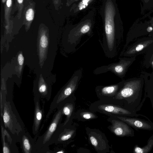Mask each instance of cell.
<instances>
[{
	"label": "cell",
	"mask_w": 153,
	"mask_h": 153,
	"mask_svg": "<svg viewBox=\"0 0 153 153\" xmlns=\"http://www.w3.org/2000/svg\"><path fill=\"white\" fill-rule=\"evenodd\" d=\"M142 89L140 81L133 80L126 82L117 94L115 98L121 100L123 108L137 112L143 105Z\"/></svg>",
	"instance_id": "obj_1"
},
{
	"label": "cell",
	"mask_w": 153,
	"mask_h": 153,
	"mask_svg": "<svg viewBox=\"0 0 153 153\" xmlns=\"http://www.w3.org/2000/svg\"><path fill=\"white\" fill-rule=\"evenodd\" d=\"M116 14L114 5L111 0H107L105 8V29L108 48L112 49L114 36V19Z\"/></svg>",
	"instance_id": "obj_2"
},
{
	"label": "cell",
	"mask_w": 153,
	"mask_h": 153,
	"mask_svg": "<svg viewBox=\"0 0 153 153\" xmlns=\"http://www.w3.org/2000/svg\"><path fill=\"white\" fill-rule=\"evenodd\" d=\"M78 78L77 76H74L62 91L54 97L46 116L45 121L48 119L54 110L74 92Z\"/></svg>",
	"instance_id": "obj_3"
},
{
	"label": "cell",
	"mask_w": 153,
	"mask_h": 153,
	"mask_svg": "<svg viewBox=\"0 0 153 153\" xmlns=\"http://www.w3.org/2000/svg\"><path fill=\"white\" fill-rule=\"evenodd\" d=\"M2 118L5 127L13 134H18V132L22 130L17 118L12 110L10 102L6 101L4 104Z\"/></svg>",
	"instance_id": "obj_4"
},
{
	"label": "cell",
	"mask_w": 153,
	"mask_h": 153,
	"mask_svg": "<svg viewBox=\"0 0 153 153\" xmlns=\"http://www.w3.org/2000/svg\"><path fill=\"white\" fill-rule=\"evenodd\" d=\"M117 117L137 131L139 130H153V123L150 120H146L136 117L121 116Z\"/></svg>",
	"instance_id": "obj_5"
},
{
	"label": "cell",
	"mask_w": 153,
	"mask_h": 153,
	"mask_svg": "<svg viewBox=\"0 0 153 153\" xmlns=\"http://www.w3.org/2000/svg\"><path fill=\"white\" fill-rule=\"evenodd\" d=\"M48 30L44 24L40 25L39 30V52L40 62L43 61L46 56V49L48 45Z\"/></svg>",
	"instance_id": "obj_6"
},
{
	"label": "cell",
	"mask_w": 153,
	"mask_h": 153,
	"mask_svg": "<svg viewBox=\"0 0 153 153\" xmlns=\"http://www.w3.org/2000/svg\"><path fill=\"white\" fill-rule=\"evenodd\" d=\"M99 108L105 112L116 114L128 117H142L149 120L144 115L137 114V112L130 111L121 107L110 105H100Z\"/></svg>",
	"instance_id": "obj_7"
},
{
	"label": "cell",
	"mask_w": 153,
	"mask_h": 153,
	"mask_svg": "<svg viewBox=\"0 0 153 153\" xmlns=\"http://www.w3.org/2000/svg\"><path fill=\"white\" fill-rule=\"evenodd\" d=\"M114 120L111 129L116 135L120 137H134V130L131 126L124 122L120 120Z\"/></svg>",
	"instance_id": "obj_8"
},
{
	"label": "cell",
	"mask_w": 153,
	"mask_h": 153,
	"mask_svg": "<svg viewBox=\"0 0 153 153\" xmlns=\"http://www.w3.org/2000/svg\"><path fill=\"white\" fill-rule=\"evenodd\" d=\"M26 3L27 4L25 7L23 12V24L25 26L26 31H27L30 29L34 19L36 13V3L33 1Z\"/></svg>",
	"instance_id": "obj_9"
},
{
	"label": "cell",
	"mask_w": 153,
	"mask_h": 153,
	"mask_svg": "<svg viewBox=\"0 0 153 153\" xmlns=\"http://www.w3.org/2000/svg\"><path fill=\"white\" fill-rule=\"evenodd\" d=\"M35 105L32 132L34 135L36 134L38 131L40 123L44 115V109L40 104L39 98L35 97L34 98Z\"/></svg>",
	"instance_id": "obj_10"
},
{
	"label": "cell",
	"mask_w": 153,
	"mask_h": 153,
	"mask_svg": "<svg viewBox=\"0 0 153 153\" xmlns=\"http://www.w3.org/2000/svg\"><path fill=\"white\" fill-rule=\"evenodd\" d=\"M62 114V109L61 108L54 115L50 125L43 135V144L47 143L50 140L53 134L56 129Z\"/></svg>",
	"instance_id": "obj_11"
},
{
	"label": "cell",
	"mask_w": 153,
	"mask_h": 153,
	"mask_svg": "<svg viewBox=\"0 0 153 153\" xmlns=\"http://www.w3.org/2000/svg\"><path fill=\"white\" fill-rule=\"evenodd\" d=\"M4 20L5 29L7 32L10 28V16L12 12L13 0H4Z\"/></svg>",
	"instance_id": "obj_12"
},
{
	"label": "cell",
	"mask_w": 153,
	"mask_h": 153,
	"mask_svg": "<svg viewBox=\"0 0 153 153\" xmlns=\"http://www.w3.org/2000/svg\"><path fill=\"white\" fill-rule=\"evenodd\" d=\"M35 97L39 99L46 98L49 100L51 96L49 94L48 87L43 79L39 80L38 86V93L36 94Z\"/></svg>",
	"instance_id": "obj_13"
},
{
	"label": "cell",
	"mask_w": 153,
	"mask_h": 153,
	"mask_svg": "<svg viewBox=\"0 0 153 153\" xmlns=\"http://www.w3.org/2000/svg\"><path fill=\"white\" fill-rule=\"evenodd\" d=\"M153 147V134L148 140L147 144L143 147L135 145L133 149V153H148L151 151Z\"/></svg>",
	"instance_id": "obj_14"
},
{
	"label": "cell",
	"mask_w": 153,
	"mask_h": 153,
	"mask_svg": "<svg viewBox=\"0 0 153 153\" xmlns=\"http://www.w3.org/2000/svg\"><path fill=\"white\" fill-rule=\"evenodd\" d=\"M94 0H82L73 8L70 9V11L73 10L76 13L85 9Z\"/></svg>",
	"instance_id": "obj_15"
},
{
	"label": "cell",
	"mask_w": 153,
	"mask_h": 153,
	"mask_svg": "<svg viewBox=\"0 0 153 153\" xmlns=\"http://www.w3.org/2000/svg\"><path fill=\"white\" fill-rule=\"evenodd\" d=\"M73 105L71 103H67L62 108V114L65 115L67 117L65 123V125L68 122L73 111Z\"/></svg>",
	"instance_id": "obj_16"
},
{
	"label": "cell",
	"mask_w": 153,
	"mask_h": 153,
	"mask_svg": "<svg viewBox=\"0 0 153 153\" xmlns=\"http://www.w3.org/2000/svg\"><path fill=\"white\" fill-rule=\"evenodd\" d=\"M22 147L23 152L30 153L32 149V146L28 138L23 135L22 138Z\"/></svg>",
	"instance_id": "obj_17"
},
{
	"label": "cell",
	"mask_w": 153,
	"mask_h": 153,
	"mask_svg": "<svg viewBox=\"0 0 153 153\" xmlns=\"http://www.w3.org/2000/svg\"><path fill=\"white\" fill-rule=\"evenodd\" d=\"M74 132V131L73 130H65L60 134L57 141L61 142L68 140L71 137Z\"/></svg>",
	"instance_id": "obj_18"
},
{
	"label": "cell",
	"mask_w": 153,
	"mask_h": 153,
	"mask_svg": "<svg viewBox=\"0 0 153 153\" xmlns=\"http://www.w3.org/2000/svg\"><path fill=\"white\" fill-rule=\"evenodd\" d=\"M25 0H15L14 10L17 11V16L18 19H20L22 16V14L24 8Z\"/></svg>",
	"instance_id": "obj_19"
},
{
	"label": "cell",
	"mask_w": 153,
	"mask_h": 153,
	"mask_svg": "<svg viewBox=\"0 0 153 153\" xmlns=\"http://www.w3.org/2000/svg\"><path fill=\"white\" fill-rule=\"evenodd\" d=\"M117 85H111L103 88L101 90L102 94L105 95H109L115 93L118 89Z\"/></svg>",
	"instance_id": "obj_20"
},
{
	"label": "cell",
	"mask_w": 153,
	"mask_h": 153,
	"mask_svg": "<svg viewBox=\"0 0 153 153\" xmlns=\"http://www.w3.org/2000/svg\"><path fill=\"white\" fill-rule=\"evenodd\" d=\"M1 132L2 139L3 151V153H9L11 152L7 144L5 142L4 133L2 128H1Z\"/></svg>",
	"instance_id": "obj_21"
},
{
	"label": "cell",
	"mask_w": 153,
	"mask_h": 153,
	"mask_svg": "<svg viewBox=\"0 0 153 153\" xmlns=\"http://www.w3.org/2000/svg\"><path fill=\"white\" fill-rule=\"evenodd\" d=\"M81 116L84 119L86 120L93 119L96 117L93 114L88 112H83L81 113Z\"/></svg>",
	"instance_id": "obj_22"
},
{
	"label": "cell",
	"mask_w": 153,
	"mask_h": 153,
	"mask_svg": "<svg viewBox=\"0 0 153 153\" xmlns=\"http://www.w3.org/2000/svg\"><path fill=\"white\" fill-rule=\"evenodd\" d=\"M1 91L0 92V114L1 116L3 117V107L6 100L5 97H4Z\"/></svg>",
	"instance_id": "obj_23"
},
{
	"label": "cell",
	"mask_w": 153,
	"mask_h": 153,
	"mask_svg": "<svg viewBox=\"0 0 153 153\" xmlns=\"http://www.w3.org/2000/svg\"><path fill=\"white\" fill-rule=\"evenodd\" d=\"M89 140L92 145L95 148H97L99 144V142L97 137L91 135L89 137Z\"/></svg>",
	"instance_id": "obj_24"
},
{
	"label": "cell",
	"mask_w": 153,
	"mask_h": 153,
	"mask_svg": "<svg viewBox=\"0 0 153 153\" xmlns=\"http://www.w3.org/2000/svg\"><path fill=\"white\" fill-rule=\"evenodd\" d=\"M52 3L55 10H58L62 7V0H52Z\"/></svg>",
	"instance_id": "obj_25"
},
{
	"label": "cell",
	"mask_w": 153,
	"mask_h": 153,
	"mask_svg": "<svg viewBox=\"0 0 153 153\" xmlns=\"http://www.w3.org/2000/svg\"><path fill=\"white\" fill-rule=\"evenodd\" d=\"M18 61L20 71H21L24 62V57L22 53L19 54L18 56Z\"/></svg>",
	"instance_id": "obj_26"
},
{
	"label": "cell",
	"mask_w": 153,
	"mask_h": 153,
	"mask_svg": "<svg viewBox=\"0 0 153 153\" xmlns=\"http://www.w3.org/2000/svg\"><path fill=\"white\" fill-rule=\"evenodd\" d=\"M146 43L140 44L136 46L134 49V50L131 51V52L139 51L143 49L146 46Z\"/></svg>",
	"instance_id": "obj_27"
},
{
	"label": "cell",
	"mask_w": 153,
	"mask_h": 153,
	"mask_svg": "<svg viewBox=\"0 0 153 153\" xmlns=\"http://www.w3.org/2000/svg\"><path fill=\"white\" fill-rule=\"evenodd\" d=\"M114 70L117 73H120L123 71V68L121 65H118L114 67Z\"/></svg>",
	"instance_id": "obj_28"
},
{
	"label": "cell",
	"mask_w": 153,
	"mask_h": 153,
	"mask_svg": "<svg viewBox=\"0 0 153 153\" xmlns=\"http://www.w3.org/2000/svg\"><path fill=\"white\" fill-rule=\"evenodd\" d=\"M79 0H69L66 1V5L67 7H69L71 6L73 3Z\"/></svg>",
	"instance_id": "obj_29"
},
{
	"label": "cell",
	"mask_w": 153,
	"mask_h": 153,
	"mask_svg": "<svg viewBox=\"0 0 153 153\" xmlns=\"http://www.w3.org/2000/svg\"><path fill=\"white\" fill-rule=\"evenodd\" d=\"M153 28L151 26L149 27L147 29V31L149 32H151Z\"/></svg>",
	"instance_id": "obj_30"
},
{
	"label": "cell",
	"mask_w": 153,
	"mask_h": 153,
	"mask_svg": "<svg viewBox=\"0 0 153 153\" xmlns=\"http://www.w3.org/2000/svg\"><path fill=\"white\" fill-rule=\"evenodd\" d=\"M25 0V3H28L29 2L32 1L33 0Z\"/></svg>",
	"instance_id": "obj_31"
},
{
	"label": "cell",
	"mask_w": 153,
	"mask_h": 153,
	"mask_svg": "<svg viewBox=\"0 0 153 153\" xmlns=\"http://www.w3.org/2000/svg\"><path fill=\"white\" fill-rule=\"evenodd\" d=\"M149 0H143L144 2L145 3H147L149 1Z\"/></svg>",
	"instance_id": "obj_32"
},
{
	"label": "cell",
	"mask_w": 153,
	"mask_h": 153,
	"mask_svg": "<svg viewBox=\"0 0 153 153\" xmlns=\"http://www.w3.org/2000/svg\"><path fill=\"white\" fill-rule=\"evenodd\" d=\"M56 153H64V152L63 151H59L58 152H56Z\"/></svg>",
	"instance_id": "obj_33"
},
{
	"label": "cell",
	"mask_w": 153,
	"mask_h": 153,
	"mask_svg": "<svg viewBox=\"0 0 153 153\" xmlns=\"http://www.w3.org/2000/svg\"><path fill=\"white\" fill-rule=\"evenodd\" d=\"M152 108L153 109V103H152Z\"/></svg>",
	"instance_id": "obj_34"
},
{
	"label": "cell",
	"mask_w": 153,
	"mask_h": 153,
	"mask_svg": "<svg viewBox=\"0 0 153 153\" xmlns=\"http://www.w3.org/2000/svg\"><path fill=\"white\" fill-rule=\"evenodd\" d=\"M152 65H153V61L152 62Z\"/></svg>",
	"instance_id": "obj_35"
},
{
	"label": "cell",
	"mask_w": 153,
	"mask_h": 153,
	"mask_svg": "<svg viewBox=\"0 0 153 153\" xmlns=\"http://www.w3.org/2000/svg\"><path fill=\"white\" fill-rule=\"evenodd\" d=\"M66 0V1H68L69 0Z\"/></svg>",
	"instance_id": "obj_36"
}]
</instances>
